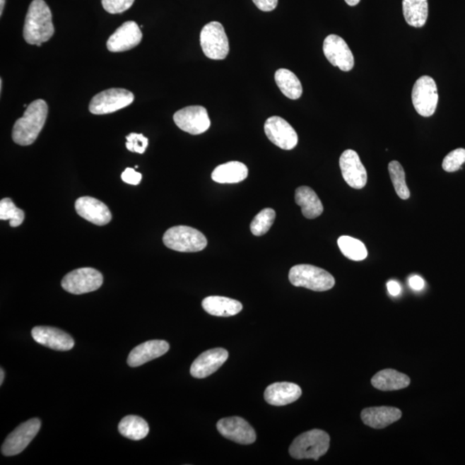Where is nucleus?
Returning <instances> with one entry per match:
<instances>
[{
	"label": "nucleus",
	"instance_id": "0eeeda50",
	"mask_svg": "<svg viewBox=\"0 0 465 465\" xmlns=\"http://www.w3.org/2000/svg\"><path fill=\"white\" fill-rule=\"evenodd\" d=\"M134 100L135 96L128 90L108 89L93 97L89 105V110L94 115H105L127 107L133 103Z\"/></svg>",
	"mask_w": 465,
	"mask_h": 465
},
{
	"label": "nucleus",
	"instance_id": "393cba45",
	"mask_svg": "<svg viewBox=\"0 0 465 465\" xmlns=\"http://www.w3.org/2000/svg\"><path fill=\"white\" fill-rule=\"evenodd\" d=\"M295 201L298 206L302 208V215L306 218L314 219L322 214V201L310 187H298L295 190Z\"/></svg>",
	"mask_w": 465,
	"mask_h": 465
},
{
	"label": "nucleus",
	"instance_id": "2f4dec72",
	"mask_svg": "<svg viewBox=\"0 0 465 465\" xmlns=\"http://www.w3.org/2000/svg\"><path fill=\"white\" fill-rule=\"evenodd\" d=\"M276 212L273 208H264L252 220L250 230L255 236L266 235L274 223Z\"/></svg>",
	"mask_w": 465,
	"mask_h": 465
},
{
	"label": "nucleus",
	"instance_id": "ddd939ff",
	"mask_svg": "<svg viewBox=\"0 0 465 465\" xmlns=\"http://www.w3.org/2000/svg\"><path fill=\"white\" fill-rule=\"evenodd\" d=\"M323 52L328 61L343 72L353 69L354 57L344 39L337 35H329L323 42Z\"/></svg>",
	"mask_w": 465,
	"mask_h": 465
},
{
	"label": "nucleus",
	"instance_id": "f257e3e1",
	"mask_svg": "<svg viewBox=\"0 0 465 465\" xmlns=\"http://www.w3.org/2000/svg\"><path fill=\"white\" fill-rule=\"evenodd\" d=\"M54 33L52 13L45 0H33L26 15L23 37L31 45L42 46Z\"/></svg>",
	"mask_w": 465,
	"mask_h": 465
},
{
	"label": "nucleus",
	"instance_id": "f704fd0d",
	"mask_svg": "<svg viewBox=\"0 0 465 465\" xmlns=\"http://www.w3.org/2000/svg\"><path fill=\"white\" fill-rule=\"evenodd\" d=\"M126 148L133 153H144L148 146V139L143 134L131 133L126 136Z\"/></svg>",
	"mask_w": 465,
	"mask_h": 465
},
{
	"label": "nucleus",
	"instance_id": "4c0bfd02",
	"mask_svg": "<svg viewBox=\"0 0 465 465\" xmlns=\"http://www.w3.org/2000/svg\"><path fill=\"white\" fill-rule=\"evenodd\" d=\"M254 5L262 11H271L276 9L278 0H253Z\"/></svg>",
	"mask_w": 465,
	"mask_h": 465
},
{
	"label": "nucleus",
	"instance_id": "6e6552de",
	"mask_svg": "<svg viewBox=\"0 0 465 465\" xmlns=\"http://www.w3.org/2000/svg\"><path fill=\"white\" fill-rule=\"evenodd\" d=\"M412 101L420 116L429 117L435 114L438 105L439 93L432 78L425 76L418 78L412 90Z\"/></svg>",
	"mask_w": 465,
	"mask_h": 465
},
{
	"label": "nucleus",
	"instance_id": "f8f14e48",
	"mask_svg": "<svg viewBox=\"0 0 465 465\" xmlns=\"http://www.w3.org/2000/svg\"><path fill=\"white\" fill-rule=\"evenodd\" d=\"M265 133L271 143L283 151H291L298 145L297 132L293 126L281 117L268 118L265 124Z\"/></svg>",
	"mask_w": 465,
	"mask_h": 465
},
{
	"label": "nucleus",
	"instance_id": "c756f323",
	"mask_svg": "<svg viewBox=\"0 0 465 465\" xmlns=\"http://www.w3.org/2000/svg\"><path fill=\"white\" fill-rule=\"evenodd\" d=\"M338 246L343 255L353 261H361L367 257L368 252L365 244L351 236H341L339 238Z\"/></svg>",
	"mask_w": 465,
	"mask_h": 465
},
{
	"label": "nucleus",
	"instance_id": "5701e85b",
	"mask_svg": "<svg viewBox=\"0 0 465 465\" xmlns=\"http://www.w3.org/2000/svg\"><path fill=\"white\" fill-rule=\"evenodd\" d=\"M202 306L208 314L220 317H232L242 310V305L239 301L218 295L204 298Z\"/></svg>",
	"mask_w": 465,
	"mask_h": 465
},
{
	"label": "nucleus",
	"instance_id": "37998d69",
	"mask_svg": "<svg viewBox=\"0 0 465 465\" xmlns=\"http://www.w3.org/2000/svg\"><path fill=\"white\" fill-rule=\"evenodd\" d=\"M0 374H1V377H0V384H2L4 382V378H5V372H4V370L2 368L1 370H0Z\"/></svg>",
	"mask_w": 465,
	"mask_h": 465
},
{
	"label": "nucleus",
	"instance_id": "20e7f679",
	"mask_svg": "<svg viewBox=\"0 0 465 465\" xmlns=\"http://www.w3.org/2000/svg\"><path fill=\"white\" fill-rule=\"evenodd\" d=\"M165 246L169 249L182 253H196L206 247V236L196 228L188 226H175L165 232Z\"/></svg>",
	"mask_w": 465,
	"mask_h": 465
},
{
	"label": "nucleus",
	"instance_id": "58836bf2",
	"mask_svg": "<svg viewBox=\"0 0 465 465\" xmlns=\"http://www.w3.org/2000/svg\"><path fill=\"white\" fill-rule=\"evenodd\" d=\"M409 286L415 290H421L425 286V282L423 278H420V276H412L409 278Z\"/></svg>",
	"mask_w": 465,
	"mask_h": 465
},
{
	"label": "nucleus",
	"instance_id": "a878e982",
	"mask_svg": "<svg viewBox=\"0 0 465 465\" xmlns=\"http://www.w3.org/2000/svg\"><path fill=\"white\" fill-rule=\"evenodd\" d=\"M248 169L245 164L239 161H230L220 165L213 171L211 178L219 184H236L247 178Z\"/></svg>",
	"mask_w": 465,
	"mask_h": 465
},
{
	"label": "nucleus",
	"instance_id": "9b49d317",
	"mask_svg": "<svg viewBox=\"0 0 465 465\" xmlns=\"http://www.w3.org/2000/svg\"><path fill=\"white\" fill-rule=\"evenodd\" d=\"M173 120L178 127L191 135H200L211 127L207 110L203 106H188L177 112Z\"/></svg>",
	"mask_w": 465,
	"mask_h": 465
},
{
	"label": "nucleus",
	"instance_id": "c9c22d12",
	"mask_svg": "<svg viewBox=\"0 0 465 465\" xmlns=\"http://www.w3.org/2000/svg\"><path fill=\"white\" fill-rule=\"evenodd\" d=\"M135 0H102L104 9L110 14H118L129 9Z\"/></svg>",
	"mask_w": 465,
	"mask_h": 465
},
{
	"label": "nucleus",
	"instance_id": "2eb2a0df",
	"mask_svg": "<svg viewBox=\"0 0 465 465\" xmlns=\"http://www.w3.org/2000/svg\"><path fill=\"white\" fill-rule=\"evenodd\" d=\"M340 167L343 178L353 189L364 188L367 183V172L361 163L358 153L348 149L340 158Z\"/></svg>",
	"mask_w": 465,
	"mask_h": 465
},
{
	"label": "nucleus",
	"instance_id": "39448f33",
	"mask_svg": "<svg viewBox=\"0 0 465 465\" xmlns=\"http://www.w3.org/2000/svg\"><path fill=\"white\" fill-rule=\"evenodd\" d=\"M290 282L294 286L314 291H326L336 285V279L328 271L311 265H298L290 270Z\"/></svg>",
	"mask_w": 465,
	"mask_h": 465
},
{
	"label": "nucleus",
	"instance_id": "e433bc0d",
	"mask_svg": "<svg viewBox=\"0 0 465 465\" xmlns=\"http://www.w3.org/2000/svg\"><path fill=\"white\" fill-rule=\"evenodd\" d=\"M121 178L125 183L137 185L140 184L143 175H141V173L137 172L135 169L126 168L125 171L122 173Z\"/></svg>",
	"mask_w": 465,
	"mask_h": 465
},
{
	"label": "nucleus",
	"instance_id": "72a5a7b5",
	"mask_svg": "<svg viewBox=\"0 0 465 465\" xmlns=\"http://www.w3.org/2000/svg\"><path fill=\"white\" fill-rule=\"evenodd\" d=\"M464 163L465 149L457 148L445 157L442 167L445 172H454L459 171Z\"/></svg>",
	"mask_w": 465,
	"mask_h": 465
},
{
	"label": "nucleus",
	"instance_id": "f03ea898",
	"mask_svg": "<svg viewBox=\"0 0 465 465\" xmlns=\"http://www.w3.org/2000/svg\"><path fill=\"white\" fill-rule=\"evenodd\" d=\"M48 112V105L42 100H35L28 106L23 117L14 124V143L21 146L33 144L46 123Z\"/></svg>",
	"mask_w": 465,
	"mask_h": 465
},
{
	"label": "nucleus",
	"instance_id": "a211bd4d",
	"mask_svg": "<svg viewBox=\"0 0 465 465\" xmlns=\"http://www.w3.org/2000/svg\"><path fill=\"white\" fill-rule=\"evenodd\" d=\"M35 341L53 350L66 352L74 346V341L69 334L52 326H35L31 331Z\"/></svg>",
	"mask_w": 465,
	"mask_h": 465
},
{
	"label": "nucleus",
	"instance_id": "412c9836",
	"mask_svg": "<svg viewBox=\"0 0 465 465\" xmlns=\"http://www.w3.org/2000/svg\"><path fill=\"white\" fill-rule=\"evenodd\" d=\"M401 417L400 409L394 407H372L361 413L363 423L370 428L383 429L396 423Z\"/></svg>",
	"mask_w": 465,
	"mask_h": 465
},
{
	"label": "nucleus",
	"instance_id": "9d476101",
	"mask_svg": "<svg viewBox=\"0 0 465 465\" xmlns=\"http://www.w3.org/2000/svg\"><path fill=\"white\" fill-rule=\"evenodd\" d=\"M41 428V420L31 419L18 425L8 435L1 447L4 456L11 457L19 454L30 445Z\"/></svg>",
	"mask_w": 465,
	"mask_h": 465
},
{
	"label": "nucleus",
	"instance_id": "cd10ccee",
	"mask_svg": "<svg viewBox=\"0 0 465 465\" xmlns=\"http://www.w3.org/2000/svg\"><path fill=\"white\" fill-rule=\"evenodd\" d=\"M276 84L283 95L290 100H298L302 94V86L299 78L291 71L281 69L275 73Z\"/></svg>",
	"mask_w": 465,
	"mask_h": 465
},
{
	"label": "nucleus",
	"instance_id": "1a4fd4ad",
	"mask_svg": "<svg viewBox=\"0 0 465 465\" xmlns=\"http://www.w3.org/2000/svg\"><path fill=\"white\" fill-rule=\"evenodd\" d=\"M104 278L93 268L84 267L71 271L63 278L61 286L69 293L81 295L93 293L103 285Z\"/></svg>",
	"mask_w": 465,
	"mask_h": 465
},
{
	"label": "nucleus",
	"instance_id": "aec40b11",
	"mask_svg": "<svg viewBox=\"0 0 465 465\" xmlns=\"http://www.w3.org/2000/svg\"><path fill=\"white\" fill-rule=\"evenodd\" d=\"M170 346L165 341L155 340L143 343L130 352L127 363L130 367H138L155 360L168 352Z\"/></svg>",
	"mask_w": 465,
	"mask_h": 465
},
{
	"label": "nucleus",
	"instance_id": "6ab92c4d",
	"mask_svg": "<svg viewBox=\"0 0 465 465\" xmlns=\"http://www.w3.org/2000/svg\"><path fill=\"white\" fill-rule=\"evenodd\" d=\"M228 358V351L215 348L203 353L192 363L191 374L193 377L204 378L215 373Z\"/></svg>",
	"mask_w": 465,
	"mask_h": 465
},
{
	"label": "nucleus",
	"instance_id": "ea45409f",
	"mask_svg": "<svg viewBox=\"0 0 465 465\" xmlns=\"http://www.w3.org/2000/svg\"><path fill=\"white\" fill-rule=\"evenodd\" d=\"M388 290L390 295L393 297H396V295L401 293V286L399 283L396 281H389L387 283Z\"/></svg>",
	"mask_w": 465,
	"mask_h": 465
},
{
	"label": "nucleus",
	"instance_id": "bb28decb",
	"mask_svg": "<svg viewBox=\"0 0 465 465\" xmlns=\"http://www.w3.org/2000/svg\"><path fill=\"white\" fill-rule=\"evenodd\" d=\"M403 11L408 25L423 27L428 17V0H403Z\"/></svg>",
	"mask_w": 465,
	"mask_h": 465
},
{
	"label": "nucleus",
	"instance_id": "7c9ffc66",
	"mask_svg": "<svg viewBox=\"0 0 465 465\" xmlns=\"http://www.w3.org/2000/svg\"><path fill=\"white\" fill-rule=\"evenodd\" d=\"M389 172L398 196L404 200L408 199L411 196V192L406 184L404 167L398 161L394 160L389 164Z\"/></svg>",
	"mask_w": 465,
	"mask_h": 465
},
{
	"label": "nucleus",
	"instance_id": "7ed1b4c3",
	"mask_svg": "<svg viewBox=\"0 0 465 465\" xmlns=\"http://www.w3.org/2000/svg\"><path fill=\"white\" fill-rule=\"evenodd\" d=\"M330 437L320 429L302 433L291 444L289 452L295 459L318 460L329 451Z\"/></svg>",
	"mask_w": 465,
	"mask_h": 465
},
{
	"label": "nucleus",
	"instance_id": "473e14b6",
	"mask_svg": "<svg viewBox=\"0 0 465 465\" xmlns=\"http://www.w3.org/2000/svg\"><path fill=\"white\" fill-rule=\"evenodd\" d=\"M0 219L9 220L11 227H18L25 220V212L16 206L11 199H4L0 201Z\"/></svg>",
	"mask_w": 465,
	"mask_h": 465
},
{
	"label": "nucleus",
	"instance_id": "a19ab883",
	"mask_svg": "<svg viewBox=\"0 0 465 465\" xmlns=\"http://www.w3.org/2000/svg\"><path fill=\"white\" fill-rule=\"evenodd\" d=\"M345 1L346 4H348V6H355L358 3L360 2V0H345Z\"/></svg>",
	"mask_w": 465,
	"mask_h": 465
},
{
	"label": "nucleus",
	"instance_id": "79ce46f5",
	"mask_svg": "<svg viewBox=\"0 0 465 465\" xmlns=\"http://www.w3.org/2000/svg\"><path fill=\"white\" fill-rule=\"evenodd\" d=\"M6 0H0V15L2 16L4 8H5Z\"/></svg>",
	"mask_w": 465,
	"mask_h": 465
},
{
	"label": "nucleus",
	"instance_id": "4468645a",
	"mask_svg": "<svg viewBox=\"0 0 465 465\" xmlns=\"http://www.w3.org/2000/svg\"><path fill=\"white\" fill-rule=\"evenodd\" d=\"M216 428L220 435L235 443L250 445L255 442L254 429L242 418H223L218 421Z\"/></svg>",
	"mask_w": 465,
	"mask_h": 465
},
{
	"label": "nucleus",
	"instance_id": "c85d7f7f",
	"mask_svg": "<svg viewBox=\"0 0 465 465\" xmlns=\"http://www.w3.org/2000/svg\"><path fill=\"white\" fill-rule=\"evenodd\" d=\"M118 431L122 435L131 440H141L147 437L149 427L147 421L136 416H128L124 418L118 425Z\"/></svg>",
	"mask_w": 465,
	"mask_h": 465
},
{
	"label": "nucleus",
	"instance_id": "dca6fc26",
	"mask_svg": "<svg viewBox=\"0 0 465 465\" xmlns=\"http://www.w3.org/2000/svg\"><path fill=\"white\" fill-rule=\"evenodd\" d=\"M143 39V33L136 22L129 21L122 25L110 35L107 49L110 52H124L135 48Z\"/></svg>",
	"mask_w": 465,
	"mask_h": 465
},
{
	"label": "nucleus",
	"instance_id": "4be33fe9",
	"mask_svg": "<svg viewBox=\"0 0 465 465\" xmlns=\"http://www.w3.org/2000/svg\"><path fill=\"white\" fill-rule=\"evenodd\" d=\"M302 396L298 384L282 382L268 386L265 392L266 403L273 406H285L294 403Z\"/></svg>",
	"mask_w": 465,
	"mask_h": 465
},
{
	"label": "nucleus",
	"instance_id": "423d86ee",
	"mask_svg": "<svg viewBox=\"0 0 465 465\" xmlns=\"http://www.w3.org/2000/svg\"><path fill=\"white\" fill-rule=\"evenodd\" d=\"M200 45L204 54L211 60H224L230 52L225 30L218 22H211L203 28Z\"/></svg>",
	"mask_w": 465,
	"mask_h": 465
},
{
	"label": "nucleus",
	"instance_id": "b1692460",
	"mask_svg": "<svg viewBox=\"0 0 465 465\" xmlns=\"http://www.w3.org/2000/svg\"><path fill=\"white\" fill-rule=\"evenodd\" d=\"M372 384L383 392H393L407 388L411 384V378L396 370L386 369L380 370L372 378Z\"/></svg>",
	"mask_w": 465,
	"mask_h": 465
},
{
	"label": "nucleus",
	"instance_id": "f3484780",
	"mask_svg": "<svg viewBox=\"0 0 465 465\" xmlns=\"http://www.w3.org/2000/svg\"><path fill=\"white\" fill-rule=\"evenodd\" d=\"M76 210L78 215L88 222L98 226H104L112 219L107 206L101 201L90 196H82L76 202Z\"/></svg>",
	"mask_w": 465,
	"mask_h": 465
}]
</instances>
